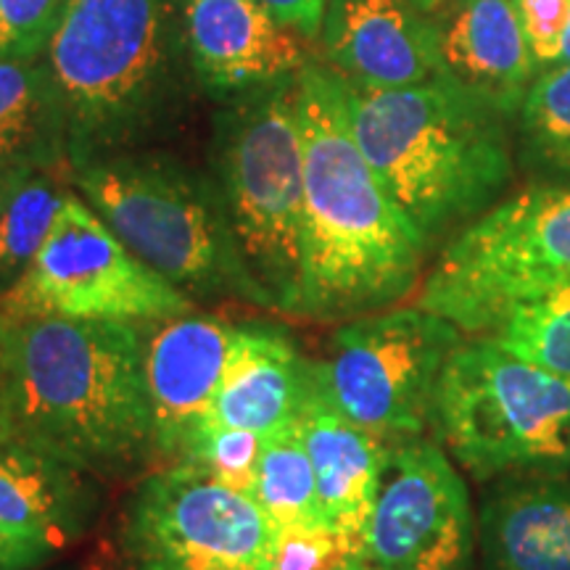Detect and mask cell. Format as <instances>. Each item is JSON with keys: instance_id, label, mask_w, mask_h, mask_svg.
<instances>
[{"instance_id": "obj_1", "label": "cell", "mask_w": 570, "mask_h": 570, "mask_svg": "<svg viewBox=\"0 0 570 570\" xmlns=\"http://www.w3.org/2000/svg\"><path fill=\"white\" fill-rule=\"evenodd\" d=\"M296 114L304 151L298 317L346 323L396 306L420 288L431 252L362 154L336 71L315 56L296 77Z\"/></svg>"}, {"instance_id": "obj_2", "label": "cell", "mask_w": 570, "mask_h": 570, "mask_svg": "<svg viewBox=\"0 0 570 570\" xmlns=\"http://www.w3.org/2000/svg\"><path fill=\"white\" fill-rule=\"evenodd\" d=\"M9 373L13 441L96 479L154 465L140 327L9 317Z\"/></svg>"}, {"instance_id": "obj_3", "label": "cell", "mask_w": 570, "mask_h": 570, "mask_svg": "<svg viewBox=\"0 0 570 570\" xmlns=\"http://www.w3.org/2000/svg\"><path fill=\"white\" fill-rule=\"evenodd\" d=\"M46 59L67 109L69 169L159 148L198 90L183 0H69Z\"/></svg>"}, {"instance_id": "obj_4", "label": "cell", "mask_w": 570, "mask_h": 570, "mask_svg": "<svg viewBox=\"0 0 570 570\" xmlns=\"http://www.w3.org/2000/svg\"><path fill=\"white\" fill-rule=\"evenodd\" d=\"M338 82L362 154L428 252L508 196L518 175L508 114L441 80L394 90Z\"/></svg>"}, {"instance_id": "obj_5", "label": "cell", "mask_w": 570, "mask_h": 570, "mask_svg": "<svg viewBox=\"0 0 570 570\" xmlns=\"http://www.w3.org/2000/svg\"><path fill=\"white\" fill-rule=\"evenodd\" d=\"M75 190L119 240L194 302L269 309L235 244L209 169L161 148H140L69 169Z\"/></svg>"}, {"instance_id": "obj_6", "label": "cell", "mask_w": 570, "mask_h": 570, "mask_svg": "<svg viewBox=\"0 0 570 570\" xmlns=\"http://www.w3.org/2000/svg\"><path fill=\"white\" fill-rule=\"evenodd\" d=\"M296 77L219 104L209 142V175L238 252L273 312L291 317L302 315L304 288Z\"/></svg>"}, {"instance_id": "obj_7", "label": "cell", "mask_w": 570, "mask_h": 570, "mask_svg": "<svg viewBox=\"0 0 570 570\" xmlns=\"http://www.w3.org/2000/svg\"><path fill=\"white\" fill-rule=\"evenodd\" d=\"M431 436L481 483L531 470L568 473L570 381L491 336H465L441 373Z\"/></svg>"}, {"instance_id": "obj_8", "label": "cell", "mask_w": 570, "mask_h": 570, "mask_svg": "<svg viewBox=\"0 0 570 570\" xmlns=\"http://www.w3.org/2000/svg\"><path fill=\"white\" fill-rule=\"evenodd\" d=\"M570 283V188L529 183L449 238L417 306L462 336H491L512 309Z\"/></svg>"}, {"instance_id": "obj_9", "label": "cell", "mask_w": 570, "mask_h": 570, "mask_svg": "<svg viewBox=\"0 0 570 570\" xmlns=\"http://www.w3.org/2000/svg\"><path fill=\"white\" fill-rule=\"evenodd\" d=\"M460 327L423 306H389L346 320L315 360L333 407L386 441L431 433L433 402Z\"/></svg>"}, {"instance_id": "obj_10", "label": "cell", "mask_w": 570, "mask_h": 570, "mask_svg": "<svg viewBox=\"0 0 570 570\" xmlns=\"http://www.w3.org/2000/svg\"><path fill=\"white\" fill-rule=\"evenodd\" d=\"M9 317H63L151 325L198 309L127 248L96 209L69 190L59 217L24 275L0 296Z\"/></svg>"}, {"instance_id": "obj_11", "label": "cell", "mask_w": 570, "mask_h": 570, "mask_svg": "<svg viewBox=\"0 0 570 570\" xmlns=\"http://www.w3.org/2000/svg\"><path fill=\"white\" fill-rule=\"evenodd\" d=\"M119 544L135 570H273L277 525L194 462H167L127 499Z\"/></svg>"}, {"instance_id": "obj_12", "label": "cell", "mask_w": 570, "mask_h": 570, "mask_svg": "<svg viewBox=\"0 0 570 570\" xmlns=\"http://www.w3.org/2000/svg\"><path fill=\"white\" fill-rule=\"evenodd\" d=\"M360 558L381 570H473V502L458 462L431 433L391 441Z\"/></svg>"}, {"instance_id": "obj_13", "label": "cell", "mask_w": 570, "mask_h": 570, "mask_svg": "<svg viewBox=\"0 0 570 570\" xmlns=\"http://www.w3.org/2000/svg\"><path fill=\"white\" fill-rule=\"evenodd\" d=\"M235 338L238 325L202 309L140 327L156 468L188 454L223 383Z\"/></svg>"}, {"instance_id": "obj_14", "label": "cell", "mask_w": 570, "mask_h": 570, "mask_svg": "<svg viewBox=\"0 0 570 570\" xmlns=\"http://www.w3.org/2000/svg\"><path fill=\"white\" fill-rule=\"evenodd\" d=\"M183 11L198 90L217 104L294 80L312 61L306 38L259 0H183Z\"/></svg>"}, {"instance_id": "obj_15", "label": "cell", "mask_w": 570, "mask_h": 570, "mask_svg": "<svg viewBox=\"0 0 570 570\" xmlns=\"http://www.w3.org/2000/svg\"><path fill=\"white\" fill-rule=\"evenodd\" d=\"M436 80L515 119L537 80L512 0H441L428 11Z\"/></svg>"}, {"instance_id": "obj_16", "label": "cell", "mask_w": 570, "mask_h": 570, "mask_svg": "<svg viewBox=\"0 0 570 570\" xmlns=\"http://www.w3.org/2000/svg\"><path fill=\"white\" fill-rule=\"evenodd\" d=\"M317 42V59L360 88L436 80L431 19L415 0H327Z\"/></svg>"}, {"instance_id": "obj_17", "label": "cell", "mask_w": 570, "mask_h": 570, "mask_svg": "<svg viewBox=\"0 0 570 570\" xmlns=\"http://www.w3.org/2000/svg\"><path fill=\"white\" fill-rule=\"evenodd\" d=\"M312 391L315 360L298 348L285 327L248 320L238 325L230 362L202 431L246 428L265 439L298 420Z\"/></svg>"}, {"instance_id": "obj_18", "label": "cell", "mask_w": 570, "mask_h": 570, "mask_svg": "<svg viewBox=\"0 0 570 570\" xmlns=\"http://www.w3.org/2000/svg\"><path fill=\"white\" fill-rule=\"evenodd\" d=\"M479 515L481 570H570V479L531 470L491 481Z\"/></svg>"}, {"instance_id": "obj_19", "label": "cell", "mask_w": 570, "mask_h": 570, "mask_svg": "<svg viewBox=\"0 0 570 570\" xmlns=\"http://www.w3.org/2000/svg\"><path fill=\"white\" fill-rule=\"evenodd\" d=\"M298 425L315 468L325 523L352 539L362 552V533L373 510L391 441L356 425L333 407L317 386V370L315 391L306 399Z\"/></svg>"}, {"instance_id": "obj_20", "label": "cell", "mask_w": 570, "mask_h": 570, "mask_svg": "<svg viewBox=\"0 0 570 570\" xmlns=\"http://www.w3.org/2000/svg\"><path fill=\"white\" fill-rule=\"evenodd\" d=\"M98 481L42 449L6 441L0 444V525L67 550L96 523L104 502Z\"/></svg>"}, {"instance_id": "obj_21", "label": "cell", "mask_w": 570, "mask_h": 570, "mask_svg": "<svg viewBox=\"0 0 570 570\" xmlns=\"http://www.w3.org/2000/svg\"><path fill=\"white\" fill-rule=\"evenodd\" d=\"M0 164L69 169L67 109L46 56L0 59Z\"/></svg>"}, {"instance_id": "obj_22", "label": "cell", "mask_w": 570, "mask_h": 570, "mask_svg": "<svg viewBox=\"0 0 570 570\" xmlns=\"http://www.w3.org/2000/svg\"><path fill=\"white\" fill-rule=\"evenodd\" d=\"M518 173L570 188V63L541 71L515 117Z\"/></svg>"}, {"instance_id": "obj_23", "label": "cell", "mask_w": 570, "mask_h": 570, "mask_svg": "<svg viewBox=\"0 0 570 570\" xmlns=\"http://www.w3.org/2000/svg\"><path fill=\"white\" fill-rule=\"evenodd\" d=\"M252 497L277 531L327 525L298 420L262 439Z\"/></svg>"}, {"instance_id": "obj_24", "label": "cell", "mask_w": 570, "mask_h": 570, "mask_svg": "<svg viewBox=\"0 0 570 570\" xmlns=\"http://www.w3.org/2000/svg\"><path fill=\"white\" fill-rule=\"evenodd\" d=\"M67 196L56 173L38 169L0 206V296L38 256Z\"/></svg>"}, {"instance_id": "obj_25", "label": "cell", "mask_w": 570, "mask_h": 570, "mask_svg": "<svg viewBox=\"0 0 570 570\" xmlns=\"http://www.w3.org/2000/svg\"><path fill=\"white\" fill-rule=\"evenodd\" d=\"M491 338L547 373L570 381V283L515 306Z\"/></svg>"}, {"instance_id": "obj_26", "label": "cell", "mask_w": 570, "mask_h": 570, "mask_svg": "<svg viewBox=\"0 0 570 570\" xmlns=\"http://www.w3.org/2000/svg\"><path fill=\"white\" fill-rule=\"evenodd\" d=\"M262 436L246 428H206L190 444L185 462H194L212 479L252 494Z\"/></svg>"}, {"instance_id": "obj_27", "label": "cell", "mask_w": 570, "mask_h": 570, "mask_svg": "<svg viewBox=\"0 0 570 570\" xmlns=\"http://www.w3.org/2000/svg\"><path fill=\"white\" fill-rule=\"evenodd\" d=\"M69 0H0V59H40Z\"/></svg>"}, {"instance_id": "obj_28", "label": "cell", "mask_w": 570, "mask_h": 570, "mask_svg": "<svg viewBox=\"0 0 570 570\" xmlns=\"http://www.w3.org/2000/svg\"><path fill=\"white\" fill-rule=\"evenodd\" d=\"M360 558V547L331 525L281 529L273 570H338Z\"/></svg>"}, {"instance_id": "obj_29", "label": "cell", "mask_w": 570, "mask_h": 570, "mask_svg": "<svg viewBox=\"0 0 570 570\" xmlns=\"http://www.w3.org/2000/svg\"><path fill=\"white\" fill-rule=\"evenodd\" d=\"M512 3H515L539 77L560 59L562 38H566L570 21V0H512Z\"/></svg>"}, {"instance_id": "obj_30", "label": "cell", "mask_w": 570, "mask_h": 570, "mask_svg": "<svg viewBox=\"0 0 570 570\" xmlns=\"http://www.w3.org/2000/svg\"><path fill=\"white\" fill-rule=\"evenodd\" d=\"M59 552L48 541L0 525V570H42Z\"/></svg>"}, {"instance_id": "obj_31", "label": "cell", "mask_w": 570, "mask_h": 570, "mask_svg": "<svg viewBox=\"0 0 570 570\" xmlns=\"http://www.w3.org/2000/svg\"><path fill=\"white\" fill-rule=\"evenodd\" d=\"M265 9L306 40H317L327 0H259Z\"/></svg>"}, {"instance_id": "obj_32", "label": "cell", "mask_w": 570, "mask_h": 570, "mask_svg": "<svg viewBox=\"0 0 570 570\" xmlns=\"http://www.w3.org/2000/svg\"><path fill=\"white\" fill-rule=\"evenodd\" d=\"M13 441L11 373H9V317L0 309V444Z\"/></svg>"}, {"instance_id": "obj_33", "label": "cell", "mask_w": 570, "mask_h": 570, "mask_svg": "<svg viewBox=\"0 0 570 570\" xmlns=\"http://www.w3.org/2000/svg\"><path fill=\"white\" fill-rule=\"evenodd\" d=\"M32 173H38V169L19 167V164H0V206L6 204V198H9Z\"/></svg>"}, {"instance_id": "obj_34", "label": "cell", "mask_w": 570, "mask_h": 570, "mask_svg": "<svg viewBox=\"0 0 570 570\" xmlns=\"http://www.w3.org/2000/svg\"><path fill=\"white\" fill-rule=\"evenodd\" d=\"M570 63V21H568V30H566V38H562V48H560V59L554 67H568ZM552 67V69H554Z\"/></svg>"}, {"instance_id": "obj_35", "label": "cell", "mask_w": 570, "mask_h": 570, "mask_svg": "<svg viewBox=\"0 0 570 570\" xmlns=\"http://www.w3.org/2000/svg\"><path fill=\"white\" fill-rule=\"evenodd\" d=\"M338 570H381V568L370 566V562H365L362 558H356V560H348L346 566H341Z\"/></svg>"}, {"instance_id": "obj_36", "label": "cell", "mask_w": 570, "mask_h": 570, "mask_svg": "<svg viewBox=\"0 0 570 570\" xmlns=\"http://www.w3.org/2000/svg\"><path fill=\"white\" fill-rule=\"evenodd\" d=\"M415 3L420 6V9L431 11V9H433V6H439V3H441V0H415Z\"/></svg>"}, {"instance_id": "obj_37", "label": "cell", "mask_w": 570, "mask_h": 570, "mask_svg": "<svg viewBox=\"0 0 570 570\" xmlns=\"http://www.w3.org/2000/svg\"><path fill=\"white\" fill-rule=\"evenodd\" d=\"M151 570H173V568H151Z\"/></svg>"}, {"instance_id": "obj_38", "label": "cell", "mask_w": 570, "mask_h": 570, "mask_svg": "<svg viewBox=\"0 0 570 570\" xmlns=\"http://www.w3.org/2000/svg\"><path fill=\"white\" fill-rule=\"evenodd\" d=\"M568 473H570V462H568Z\"/></svg>"}]
</instances>
